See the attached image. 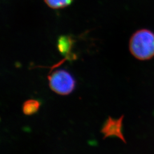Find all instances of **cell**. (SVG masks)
<instances>
[{
	"label": "cell",
	"mask_w": 154,
	"mask_h": 154,
	"mask_svg": "<svg viewBox=\"0 0 154 154\" xmlns=\"http://www.w3.org/2000/svg\"><path fill=\"white\" fill-rule=\"evenodd\" d=\"M129 49L134 57L140 61L154 57V33L149 29H140L132 34Z\"/></svg>",
	"instance_id": "6da1fadb"
},
{
	"label": "cell",
	"mask_w": 154,
	"mask_h": 154,
	"mask_svg": "<svg viewBox=\"0 0 154 154\" xmlns=\"http://www.w3.org/2000/svg\"><path fill=\"white\" fill-rule=\"evenodd\" d=\"M50 88L55 93L68 95L72 93L75 86V81L72 75L65 70L53 72L48 77Z\"/></svg>",
	"instance_id": "7a4b0ae2"
},
{
	"label": "cell",
	"mask_w": 154,
	"mask_h": 154,
	"mask_svg": "<svg viewBox=\"0 0 154 154\" xmlns=\"http://www.w3.org/2000/svg\"><path fill=\"white\" fill-rule=\"evenodd\" d=\"M123 116L118 119H113L109 117L101 130V132L103 134V139L109 137L115 136L120 138L123 141L125 142L124 137L122 132Z\"/></svg>",
	"instance_id": "3957f363"
},
{
	"label": "cell",
	"mask_w": 154,
	"mask_h": 154,
	"mask_svg": "<svg viewBox=\"0 0 154 154\" xmlns=\"http://www.w3.org/2000/svg\"><path fill=\"white\" fill-rule=\"evenodd\" d=\"M72 44L73 40L70 37L62 36L58 39V48L62 54L67 55L70 54Z\"/></svg>",
	"instance_id": "277c9868"
},
{
	"label": "cell",
	"mask_w": 154,
	"mask_h": 154,
	"mask_svg": "<svg viewBox=\"0 0 154 154\" xmlns=\"http://www.w3.org/2000/svg\"><path fill=\"white\" fill-rule=\"evenodd\" d=\"M41 106L38 100L35 99H29L25 101L22 107L23 112L26 116H31L38 111Z\"/></svg>",
	"instance_id": "5b68a950"
},
{
	"label": "cell",
	"mask_w": 154,
	"mask_h": 154,
	"mask_svg": "<svg viewBox=\"0 0 154 154\" xmlns=\"http://www.w3.org/2000/svg\"><path fill=\"white\" fill-rule=\"evenodd\" d=\"M45 3L50 8L54 9H62L70 5L72 0H44Z\"/></svg>",
	"instance_id": "8992f818"
}]
</instances>
